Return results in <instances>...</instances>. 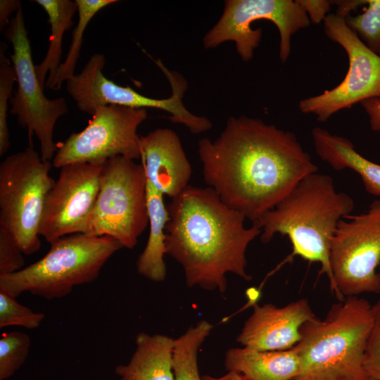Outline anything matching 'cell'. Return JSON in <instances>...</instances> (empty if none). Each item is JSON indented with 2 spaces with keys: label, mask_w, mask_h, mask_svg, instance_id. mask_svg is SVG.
I'll use <instances>...</instances> for the list:
<instances>
[{
  "label": "cell",
  "mask_w": 380,
  "mask_h": 380,
  "mask_svg": "<svg viewBox=\"0 0 380 380\" xmlns=\"http://www.w3.org/2000/svg\"><path fill=\"white\" fill-rule=\"evenodd\" d=\"M203 175L223 203L253 222L317 172L294 133L259 118L229 117L214 141H198Z\"/></svg>",
  "instance_id": "obj_1"
},
{
  "label": "cell",
  "mask_w": 380,
  "mask_h": 380,
  "mask_svg": "<svg viewBox=\"0 0 380 380\" xmlns=\"http://www.w3.org/2000/svg\"><path fill=\"white\" fill-rule=\"evenodd\" d=\"M166 254L182 267L188 287L198 286L223 294L227 273L246 281V251L261 234L245 216L222 201L210 187L187 186L167 205Z\"/></svg>",
  "instance_id": "obj_2"
},
{
  "label": "cell",
  "mask_w": 380,
  "mask_h": 380,
  "mask_svg": "<svg viewBox=\"0 0 380 380\" xmlns=\"http://www.w3.org/2000/svg\"><path fill=\"white\" fill-rule=\"evenodd\" d=\"M354 208L351 196L336 190L332 177L317 172L300 180L253 224L261 230L264 243L277 234L287 236L291 256L319 263L320 273L327 274L336 294L329 262L331 241L340 220L351 215Z\"/></svg>",
  "instance_id": "obj_3"
},
{
  "label": "cell",
  "mask_w": 380,
  "mask_h": 380,
  "mask_svg": "<svg viewBox=\"0 0 380 380\" xmlns=\"http://www.w3.org/2000/svg\"><path fill=\"white\" fill-rule=\"evenodd\" d=\"M373 320L372 305L354 296L333 304L324 318L306 322L293 347L300 370L293 380H369L363 357Z\"/></svg>",
  "instance_id": "obj_4"
},
{
  "label": "cell",
  "mask_w": 380,
  "mask_h": 380,
  "mask_svg": "<svg viewBox=\"0 0 380 380\" xmlns=\"http://www.w3.org/2000/svg\"><path fill=\"white\" fill-rule=\"evenodd\" d=\"M47 253L20 271L0 276V291L16 298L29 292L47 300L61 298L77 285L94 281L122 246L108 236L77 233L49 243Z\"/></svg>",
  "instance_id": "obj_5"
},
{
  "label": "cell",
  "mask_w": 380,
  "mask_h": 380,
  "mask_svg": "<svg viewBox=\"0 0 380 380\" xmlns=\"http://www.w3.org/2000/svg\"><path fill=\"white\" fill-rule=\"evenodd\" d=\"M149 222L144 166L121 156L102 165L100 186L84 232L108 236L123 248H134Z\"/></svg>",
  "instance_id": "obj_6"
},
{
  "label": "cell",
  "mask_w": 380,
  "mask_h": 380,
  "mask_svg": "<svg viewBox=\"0 0 380 380\" xmlns=\"http://www.w3.org/2000/svg\"><path fill=\"white\" fill-rule=\"evenodd\" d=\"M52 163L32 146L6 157L0 164V226L8 231L22 252L38 251L45 200L54 180Z\"/></svg>",
  "instance_id": "obj_7"
},
{
  "label": "cell",
  "mask_w": 380,
  "mask_h": 380,
  "mask_svg": "<svg viewBox=\"0 0 380 380\" xmlns=\"http://www.w3.org/2000/svg\"><path fill=\"white\" fill-rule=\"evenodd\" d=\"M105 63L103 54L95 53L80 73L66 81L67 91L80 111L93 115L99 107L109 105L134 108H153L169 113L171 122L184 125L193 134H200L212 127L211 121L206 117L195 115L184 107L182 98L187 83L178 73L162 67L161 70L170 82L172 94L168 99H156L107 79L102 72Z\"/></svg>",
  "instance_id": "obj_8"
},
{
  "label": "cell",
  "mask_w": 380,
  "mask_h": 380,
  "mask_svg": "<svg viewBox=\"0 0 380 380\" xmlns=\"http://www.w3.org/2000/svg\"><path fill=\"white\" fill-rule=\"evenodd\" d=\"M329 262L338 301L380 293V201L340 220L331 241Z\"/></svg>",
  "instance_id": "obj_9"
},
{
  "label": "cell",
  "mask_w": 380,
  "mask_h": 380,
  "mask_svg": "<svg viewBox=\"0 0 380 380\" xmlns=\"http://www.w3.org/2000/svg\"><path fill=\"white\" fill-rule=\"evenodd\" d=\"M5 35L13 46L10 60L18 84L10 100V113L16 116L21 127L27 128L31 146L33 134L37 136L42 159L52 161L58 148L53 129L58 118L68 112L66 101L63 97L49 99L44 94L33 63L21 6L11 20Z\"/></svg>",
  "instance_id": "obj_10"
},
{
  "label": "cell",
  "mask_w": 380,
  "mask_h": 380,
  "mask_svg": "<svg viewBox=\"0 0 380 380\" xmlns=\"http://www.w3.org/2000/svg\"><path fill=\"white\" fill-rule=\"evenodd\" d=\"M258 20L272 21L277 26L282 63L290 55L292 36L310 23L297 0H227L220 20L204 36L203 45L214 49L227 41L234 42L241 59L249 61L261 41L262 30L251 27Z\"/></svg>",
  "instance_id": "obj_11"
},
{
  "label": "cell",
  "mask_w": 380,
  "mask_h": 380,
  "mask_svg": "<svg viewBox=\"0 0 380 380\" xmlns=\"http://www.w3.org/2000/svg\"><path fill=\"white\" fill-rule=\"evenodd\" d=\"M146 108L117 105L99 107L79 132L72 133L58 146L52 160L56 168L72 163L103 164L121 156L141 158L139 126L146 119Z\"/></svg>",
  "instance_id": "obj_12"
},
{
  "label": "cell",
  "mask_w": 380,
  "mask_h": 380,
  "mask_svg": "<svg viewBox=\"0 0 380 380\" xmlns=\"http://www.w3.org/2000/svg\"><path fill=\"white\" fill-rule=\"evenodd\" d=\"M324 31L330 40L345 50L349 65L344 79L336 87L298 103L300 112L316 115L321 122L357 103L380 98V55L369 49L345 19L336 13L326 17Z\"/></svg>",
  "instance_id": "obj_13"
},
{
  "label": "cell",
  "mask_w": 380,
  "mask_h": 380,
  "mask_svg": "<svg viewBox=\"0 0 380 380\" xmlns=\"http://www.w3.org/2000/svg\"><path fill=\"white\" fill-rule=\"evenodd\" d=\"M103 164L72 163L61 167L47 194L40 225V236L47 242L84 232L99 191Z\"/></svg>",
  "instance_id": "obj_14"
},
{
  "label": "cell",
  "mask_w": 380,
  "mask_h": 380,
  "mask_svg": "<svg viewBox=\"0 0 380 380\" xmlns=\"http://www.w3.org/2000/svg\"><path fill=\"white\" fill-rule=\"evenodd\" d=\"M308 300L300 298L283 307L255 304L236 341L245 348L260 351L286 350L300 340V327L315 317Z\"/></svg>",
  "instance_id": "obj_15"
},
{
  "label": "cell",
  "mask_w": 380,
  "mask_h": 380,
  "mask_svg": "<svg viewBox=\"0 0 380 380\" xmlns=\"http://www.w3.org/2000/svg\"><path fill=\"white\" fill-rule=\"evenodd\" d=\"M147 180L171 198L189 186L191 167L175 132L158 128L140 137Z\"/></svg>",
  "instance_id": "obj_16"
},
{
  "label": "cell",
  "mask_w": 380,
  "mask_h": 380,
  "mask_svg": "<svg viewBox=\"0 0 380 380\" xmlns=\"http://www.w3.org/2000/svg\"><path fill=\"white\" fill-rule=\"evenodd\" d=\"M227 371L240 374L244 380H293L300 370L296 349L260 351L248 348H232L225 354Z\"/></svg>",
  "instance_id": "obj_17"
},
{
  "label": "cell",
  "mask_w": 380,
  "mask_h": 380,
  "mask_svg": "<svg viewBox=\"0 0 380 380\" xmlns=\"http://www.w3.org/2000/svg\"><path fill=\"white\" fill-rule=\"evenodd\" d=\"M317 156L333 169H350L357 173L365 190L380 197V165L360 154L348 139L332 134L328 130L315 127L311 132Z\"/></svg>",
  "instance_id": "obj_18"
},
{
  "label": "cell",
  "mask_w": 380,
  "mask_h": 380,
  "mask_svg": "<svg viewBox=\"0 0 380 380\" xmlns=\"http://www.w3.org/2000/svg\"><path fill=\"white\" fill-rule=\"evenodd\" d=\"M174 338L163 334L140 332L136 349L127 365L116 367L121 379L132 380H175L172 358Z\"/></svg>",
  "instance_id": "obj_19"
},
{
  "label": "cell",
  "mask_w": 380,
  "mask_h": 380,
  "mask_svg": "<svg viewBox=\"0 0 380 380\" xmlns=\"http://www.w3.org/2000/svg\"><path fill=\"white\" fill-rule=\"evenodd\" d=\"M147 206L150 224L148 241L137 261L139 274L156 282L166 277L164 255L165 248V227L170 219L163 194L147 180Z\"/></svg>",
  "instance_id": "obj_20"
},
{
  "label": "cell",
  "mask_w": 380,
  "mask_h": 380,
  "mask_svg": "<svg viewBox=\"0 0 380 380\" xmlns=\"http://www.w3.org/2000/svg\"><path fill=\"white\" fill-rule=\"evenodd\" d=\"M47 13L51 35L47 53L42 62L35 66L40 85L49 84L61 64L62 41L65 32L73 25L72 18L77 11L75 1L35 0Z\"/></svg>",
  "instance_id": "obj_21"
},
{
  "label": "cell",
  "mask_w": 380,
  "mask_h": 380,
  "mask_svg": "<svg viewBox=\"0 0 380 380\" xmlns=\"http://www.w3.org/2000/svg\"><path fill=\"white\" fill-rule=\"evenodd\" d=\"M213 326L201 320L174 340L172 369L175 380H203L198 368V351Z\"/></svg>",
  "instance_id": "obj_22"
},
{
  "label": "cell",
  "mask_w": 380,
  "mask_h": 380,
  "mask_svg": "<svg viewBox=\"0 0 380 380\" xmlns=\"http://www.w3.org/2000/svg\"><path fill=\"white\" fill-rule=\"evenodd\" d=\"M117 1L116 0H75L78 21L72 34L71 44L65 61L60 65L53 80L46 85L47 88L59 89L63 82H66L75 75V68L83 42V34L89 23L99 11Z\"/></svg>",
  "instance_id": "obj_23"
},
{
  "label": "cell",
  "mask_w": 380,
  "mask_h": 380,
  "mask_svg": "<svg viewBox=\"0 0 380 380\" xmlns=\"http://www.w3.org/2000/svg\"><path fill=\"white\" fill-rule=\"evenodd\" d=\"M30 336L20 331L3 334L0 338V380L10 378L25 362L30 350Z\"/></svg>",
  "instance_id": "obj_24"
},
{
  "label": "cell",
  "mask_w": 380,
  "mask_h": 380,
  "mask_svg": "<svg viewBox=\"0 0 380 380\" xmlns=\"http://www.w3.org/2000/svg\"><path fill=\"white\" fill-rule=\"evenodd\" d=\"M7 45L0 43V155H4L8 150L10 134L7 122L8 101L12 95L15 82L17 81L15 72L11 60L6 56Z\"/></svg>",
  "instance_id": "obj_25"
},
{
  "label": "cell",
  "mask_w": 380,
  "mask_h": 380,
  "mask_svg": "<svg viewBox=\"0 0 380 380\" xmlns=\"http://www.w3.org/2000/svg\"><path fill=\"white\" fill-rule=\"evenodd\" d=\"M367 7L361 14L349 15L346 25L372 51H380V0H366Z\"/></svg>",
  "instance_id": "obj_26"
},
{
  "label": "cell",
  "mask_w": 380,
  "mask_h": 380,
  "mask_svg": "<svg viewBox=\"0 0 380 380\" xmlns=\"http://www.w3.org/2000/svg\"><path fill=\"white\" fill-rule=\"evenodd\" d=\"M44 319V313L33 312L17 302L15 298L0 291V328L20 326L35 329Z\"/></svg>",
  "instance_id": "obj_27"
},
{
  "label": "cell",
  "mask_w": 380,
  "mask_h": 380,
  "mask_svg": "<svg viewBox=\"0 0 380 380\" xmlns=\"http://www.w3.org/2000/svg\"><path fill=\"white\" fill-rule=\"evenodd\" d=\"M373 324L368 336L363 367L369 380H380V300L372 305Z\"/></svg>",
  "instance_id": "obj_28"
},
{
  "label": "cell",
  "mask_w": 380,
  "mask_h": 380,
  "mask_svg": "<svg viewBox=\"0 0 380 380\" xmlns=\"http://www.w3.org/2000/svg\"><path fill=\"white\" fill-rule=\"evenodd\" d=\"M23 254L12 234L0 226V276L22 270L25 265Z\"/></svg>",
  "instance_id": "obj_29"
},
{
  "label": "cell",
  "mask_w": 380,
  "mask_h": 380,
  "mask_svg": "<svg viewBox=\"0 0 380 380\" xmlns=\"http://www.w3.org/2000/svg\"><path fill=\"white\" fill-rule=\"evenodd\" d=\"M299 5L306 13L310 22L319 24L324 21L333 4L328 0H297Z\"/></svg>",
  "instance_id": "obj_30"
},
{
  "label": "cell",
  "mask_w": 380,
  "mask_h": 380,
  "mask_svg": "<svg viewBox=\"0 0 380 380\" xmlns=\"http://www.w3.org/2000/svg\"><path fill=\"white\" fill-rule=\"evenodd\" d=\"M360 103L369 117L371 129L380 132V98L368 99Z\"/></svg>",
  "instance_id": "obj_31"
},
{
  "label": "cell",
  "mask_w": 380,
  "mask_h": 380,
  "mask_svg": "<svg viewBox=\"0 0 380 380\" xmlns=\"http://www.w3.org/2000/svg\"><path fill=\"white\" fill-rule=\"evenodd\" d=\"M21 6L18 0H1L0 1V32H4L5 27L9 24L8 18L14 12H17Z\"/></svg>",
  "instance_id": "obj_32"
},
{
  "label": "cell",
  "mask_w": 380,
  "mask_h": 380,
  "mask_svg": "<svg viewBox=\"0 0 380 380\" xmlns=\"http://www.w3.org/2000/svg\"><path fill=\"white\" fill-rule=\"evenodd\" d=\"M333 4L337 6L336 14L346 18L350 15L351 11L356 9L360 6L366 4V0H341L332 1Z\"/></svg>",
  "instance_id": "obj_33"
},
{
  "label": "cell",
  "mask_w": 380,
  "mask_h": 380,
  "mask_svg": "<svg viewBox=\"0 0 380 380\" xmlns=\"http://www.w3.org/2000/svg\"><path fill=\"white\" fill-rule=\"evenodd\" d=\"M203 380H244L241 375L234 371H228L227 374L220 377H214L209 375L202 376Z\"/></svg>",
  "instance_id": "obj_34"
},
{
  "label": "cell",
  "mask_w": 380,
  "mask_h": 380,
  "mask_svg": "<svg viewBox=\"0 0 380 380\" xmlns=\"http://www.w3.org/2000/svg\"><path fill=\"white\" fill-rule=\"evenodd\" d=\"M121 380H132V379H121Z\"/></svg>",
  "instance_id": "obj_35"
},
{
  "label": "cell",
  "mask_w": 380,
  "mask_h": 380,
  "mask_svg": "<svg viewBox=\"0 0 380 380\" xmlns=\"http://www.w3.org/2000/svg\"><path fill=\"white\" fill-rule=\"evenodd\" d=\"M379 54L380 55V51L379 52Z\"/></svg>",
  "instance_id": "obj_36"
}]
</instances>
